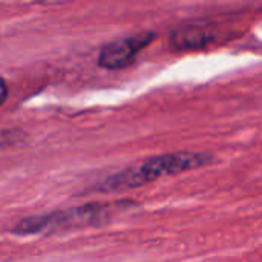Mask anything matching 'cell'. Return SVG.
<instances>
[{
    "label": "cell",
    "mask_w": 262,
    "mask_h": 262,
    "mask_svg": "<svg viewBox=\"0 0 262 262\" xmlns=\"http://www.w3.org/2000/svg\"><path fill=\"white\" fill-rule=\"evenodd\" d=\"M213 163V157L206 152L193 150H180L150 157L141 163L129 166L111 177H107L100 186V192H121L130 190L149 183H154L160 178L178 175L183 172L195 170L206 167Z\"/></svg>",
    "instance_id": "obj_1"
},
{
    "label": "cell",
    "mask_w": 262,
    "mask_h": 262,
    "mask_svg": "<svg viewBox=\"0 0 262 262\" xmlns=\"http://www.w3.org/2000/svg\"><path fill=\"white\" fill-rule=\"evenodd\" d=\"M112 207L111 204L92 203L80 207H72L68 210H58L46 215L31 216L21 220L15 227V235H40V233H55L72 229L97 227L111 220Z\"/></svg>",
    "instance_id": "obj_2"
},
{
    "label": "cell",
    "mask_w": 262,
    "mask_h": 262,
    "mask_svg": "<svg viewBox=\"0 0 262 262\" xmlns=\"http://www.w3.org/2000/svg\"><path fill=\"white\" fill-rule=\"evenodd\" d=\"M154 32H141L126 38H118L106 43L98 54V64L107 71H120L130 66L137 55L152 43Z\"/></svg>",
    "instance_id": "obj_3"
},
{
    "label": "cell",
    "mask_w": 262,
    "mask_h": 262,
    "mask_svg": "<svg viewBox=\"0 0 262 262\" xmlns=\"http://www.w3.org/2000/svg\"><path fill=\"white\" fill-rule=\"evenodd\" d=\"M215 34L206 26L186 25L175 29L170 35V45L178 51L203 49L215 40Z\"/></svg>",
    "instance_id": "obj_4"
},
{
    "label": "cell",
    "mask_w": 262,
    "mask_h": 262,
    "mask_svg": "<svg viewBox=\"0 0 262 262\" xmlns=\"http://www.w3.org/2000/svg\"><path fill=\"white\" fill-rule=\"evenodd\" d=\"M6 97H8V84H6V81L0 77V106L5 103Z\"/></svg>",
    "instance_id": "obj_5"
}]
</instances>
